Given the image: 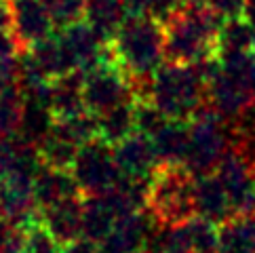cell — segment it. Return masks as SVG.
Segmentation results:
<instances>
[{
	"instance_id": "1",
	"label": "cell",
	"mask_w": 255,
	"mask_h": 253,
	"mask_svg": "<svg viewBox=\"0 0 255 253\" xmlns=\"http://www.w3.org/2000/svg\"><path fill=\"white\" fill-rule=\"evenodd\" d=\"M224 17L217 15L203 0H190L181 13L162 23L165 30V59L175 63L198 66L220 55L217 42L224 25Z\"/></svg>"
},
{
	"instance_id": "2",
	"label": "cell",
	"mask_w": 255,
	"mask_h": 253,
	"mask_svg": "<svg viewBox=\"0 0 255 253\" xmlns=\"http://www.w3.org/2000/svg\"><path fill=\"white\" fill-rule=\"evenodd\" d=\"M114 61L131 78L133 93L150 83L165 61V30L158 19L148 13L129 15L121 30L110 40Z\"/></svg>"
},
{
	"instance_id": "3",
	"label": "cell",
	"mask_w": 255,
	"mask_h": 253,
	"mask_svg": "<svg viewBox=\"0 0 255 253\" xmlns=\"http://www.w3.org/2000/svg\"><path fill=\"white\" fill-rule=\"evenodd\" d=\"M145 99L167 119L190 121L207 104V85L198 66L167 61L154 72Z\"/></svg>"
},
{
	"instance_id": "4",
	"label": "cell",
	"mask_w": 255,
	"mask_h": 253,
	"mask_svg": "<svg viewBox=\"0 0 255 253\" xmlns=\"http://www.w3.org/2000/svg\"><path fill=\"white\" fill-rule=\"evenodd\" d=\"M145 211L160 228L184 224L196 215V175L186 165L160 162L148 179Z\"/></svg>"
},
{
	"instance_id": "5",
	"label": "cell",
	"mask_w": 255,
	"mask_h": 253,
	"mask_svg": "<svg viewBox=\"0 0 255 253\" xmlns=\"http://www.w3.org/2000/svg\"><path fill=\"white\" fill-rule=\"evenodd\" d=\"M234 126H230V119H226L205 104L200 110L190 119V143L186 154V167L194 175L209 173L217 167L232 146Z\"/></svg>"
},
{
	"instance_id": "6",
	"label": "cell",
	"mask_w": 255,
	"mask_h": 253,
	"mask_svg": "<svg viewBox=\"0 0 255 253\" xmlns=\"http://www.w3.org/2000/svg\"><path fill=\"white\" fill-rule=\"evenodd\" d=\"M70 171L85 196L106 194L125 179L114 156V146L102 137L80 146Z\"/></svg>"
},
{
	"instance_id": "7",
	"label": "cell",
	"mask_w": 255,
	"mask_h": 253,
	"mask_svg": "<svg viewBox=\"0 0 255 253\" xmlns=\"http://www.w3.org/2000/svg\"><path fill=\"white\" fill-rule=\"evenodd\" d=\"M83 95L85 108L95 116L135 97L131 78L112 55L83 72Z\"/></svg>"
},
{
	"instance_id": "8",
	"label": "cell",
	"mask_w": 255,
	"mask_h": 253,
	"mask_svg": "<svg viewBox=\"0 0 255 253\" xmlns=\"http://www.w3.org/2000/svg\"><path fill=\"white\" fill-rule=\"evenodd\" d=\"M207 85V104L230 121H241L251 110L255 91L222 68L220 55L198 63Z\"/></svg>"
},
{
	"instance_id": "9",
	"label": "cell",
	"mask_w": 255,
	"mask_h": 253,
	"mask_svg": "<svg viewBox=\"0 0 255 253\" xmlns=\"http://www.w3.org/2000/svg\"><path fill=\"white\" fill-rule=\"evenodd\" d=\"M213 171L226 186L234 211L251 213L255 205V171L241 152L230 146V150L222 156V160L217 162Z\"/></svg>"
},
{
	"instance_id": "10",
	"label": "cell",
	"mask_w": 255,
	"mask_h": 253,
	"mask_svg": "<svg viewBox=\"0 0 255 253\" xmlns=\"http://www.w3.org/2000/svg\"><path fill=\"white\" fill-rule=\"evenodd\" d=\"M59 38L68 51L74 70L85 72L89 68H93L95 63H99L102 59L112 55L110 42L104 40L102 36L91 28V23H87L85 19L72 23L68 28H61Z\"/></svg>"
},
{
	"instance_id": "11",
	"label": "cell",
	"mask_w": 255,
	"mask_h": 253,
	"mask_svg": "<svg viewBox=\"0 0 255 253\" xmlns=\"http://www.w3.org/2000/svg\"><path fill=\"white\" fill-rule=\"evenodd\" d=\"M154 224L156 222L145 209L127 215L102 243H97V253H139L148 249Z\"/></svg>"
},
{
	"instance_id": "12",
	"label": "cell",
	"mask_w": 255,
	"mask_h": 253,
	"mask_svg": "<svg viewBox=\"0 0 255 253\" xmlns=\"http://www.w3.org/2000/svg\"><path fill=\"white\" fill-rule=\"evenodd\" d=\"M13 8V36L23 51L36 42L49 38L55 30V21L42 0H11Z\"/></svg>"
},
{
	"instance_id": "13",
	"label": "cell",
	"mask_w": 255,
	"mask_h": 253,
	"mask_svg": "<svg viewBox=\"0 0 255 253\" xmlns=\"http://www.w3.org/2000/svg\"><path fill=\"white\" fill-rule=\"evenodd\" d=\"M114 156L123 175L127 179H139V182H148L156 167L160 165L152 139L139 131L118 141L114 146Z\"/></svg>"
},
{
	"instance_id": "14",
	"label": "cell",
	"mask_w": 255,
	"mask_h": 253,
	"mask_svg": "<svg viewBox=\"0 0 255 253\" xmlns=\"http://www.w3.org/2000/svg\"><path fill=\"white\" fill-rule=\"evenodd\" d=\"M85 194H72L40 209V224L63 247L83 237Z\"/></svg>"
},
{
	"instance_id": "15",
	"label": "cell",
	"mask_w": 255,
	"mask_h": 253,
	"mask_svg": "<svg viewBox=\"0 0 255 253\" xmlns=\"http://www.w3.org/2000/svg\"><path fill=\"white\" fill-rule=\"evenodd\" d=\"M196 215L217 226L236 215L228 190L215 171L196 175Z\"/></svg>"
},
{
	"instance_id": "16",
	"label": "cell",
	"mask_w": 255,
	"mask_h": 253,
	"mask_svg": "<svg viewBox=\"0 0 255 253\" xmlns=\"http://www.w3.org/2000/svg\"><path fill=\"white\" fill-rule=\"evenodd\" d=\"M160 162L167 165H186L190 143V121L167 119L150 135Z\"/></svg>"
},
{
	"instance_id": "17",
	"label": "cell",
	"mask_w": 255,
	"mask_h": 253,
	"mask_svg": "<svg viewBox=\"0 0 255 253\" xmlns=\"http://www.w3.org/2000/svg\"><path fill=\"white\" fill-rule=\"evenodd\" d=\"M72 194H83L70 169H55L42 165L34 177V196L38 211Z\"/></svg>"
},
{
	"instance_id": "18",
	"label": "cell",
	"mask_w": 255,
	"mask_h": 253,
	"mask_svg": "<svg viewBox=\"0 0 255 253\" xmlns=\"http://www.w3.org/2000/svg\"><path fill=\"white\" fill-rule=\"evenodd\" d=\"M25 53L30 55L36 70L47 80H55L63 74H68V72H74V66H72L70 55L66 47H63L59 34H51L49 38L36 42Z\"/></svg>"
},
{
	"instance_id": "19",
	"label": "cell",
	"mask_w": 255,
	"mask_h": 253,
	"mask_svg": "<svg viewBox=\"0 0 255 253\" xmlns=\"http://www.w3.org/2000/svg\"><path fill=\"white\" fill-rule=\"evenodd\" d=\"M51 110L55 116H72L87 110L83 95V70L51 80Z\"/></svg>"
},
{
	"instance_id": "20",
	"label": "cell",
	"mask_w": 255,
	"mask_h": 253,
	"mask_svg": "<svg viewBox=\"0 0 255 253\" xmlns=\"http://www.w3.org/2000/svg\"><path fill=\"white\" fill-rule=\"evenodd\" d=\"M129 15L131 13L123 0H87L85 21L108 42L116 36Z\"/></svg>"
},
{
	"instance_id": "21",
	"label": "cell",
	"mask_w": 255,
	"mask_h": 253,
	"mask_svg": "<svg viewBox=\"0 0 255 253\" xmlns=\"http://www.w3.org/2000/svg\"><path fill=\"white\" fill-rule=\"evenodd\" d=\"M220 253H255V218L236 213L220 224Z\"/></svg>"
},
{
	"instance_id": "22",
	"label": "cell",
	"mask_w": 255,
	"mask_h": 253,
	"mask_svg": "<svg viewBox=\"0 0 255 253\" xmlns=\"http://www.w3.org/2000/svg\"><path fill=\"white\" fill-rule=\"evenodd\" d=\"M188 253H220V226L200 215L177 224Z\"/></svg>"
},
{
	"instance_id": "23",
	"label": "cell",
	"mask_w": 255,
	"mask_h": 253,
	"mask_svg": "<svg viewBox=\"0 0 255 253\" xmlns=\"http://www.w3.org/2000/svg\"><path fill=\"white\" fill-rule=\"evenodd\" d=\"M99 125V137L106 139L108 143L116 146L118 141L129 137L131 133L137 131V121H135V97L125 102L121 106L112 108L104 114L97 116Z\"/></svg>"
},
{
	"instance_id": "24",
	"label": "cell",
	"mask_w": 255,
	"mask_h": 253,
	"mask_svg": "<svg viewBox=\"0 0 255 253\" xmlns=\"http://www.w3.org/2000/svg\"><path fill=\"white\" fill-rule=\"evenodd\" d=\"M217 49H220V55L222 53H255V25L247 17L226 19Z\"/></svg>"
},
{
	"instance_id": "25",
	"label": "cell",
	"mask_w": 255,
	"mask_h": 253,
	"mask_svg": "<svg viewBox=\"0 0 255 253\" xmlns=\"http://www.w3.org/2000/svg\"><path fill=\"white\" fill-rule=\"evenodd\" d=\"M78 150L80 148L76 143L68 141L66 137H61V135L53 131L38 143V154H40L42 165H49L55 169H72Z\"/></svg>"
},
{
	"instance_id": "26",
	"label": "cell",
	"mask_w": 255,
	"mask_h": 253,
	"mask_svg": "<svg viewBox=\"0 0 255 253\" xmlns=\"http://www.w3.org/2000/svg\"><path fill=\"white\" fill-rule=\"evenodd\" d=\"M23 116V89L0 93V135L15 137Z\"/></svg>"
},
{
	"instance_id": "27",
	"label": "cell",
	"mask_w": 255,
	"mask_h": 253,
	"mask_svg": "<svg viewBox=\"0 0 255 253\" xmlns=\"http://www.w3.org/2000/svg\"><path fill=\"white\" fill-rule=\"evenodd\" d=\"M222 68L255 91V53H222Z\"/></svg>"
},
{
	"instance_id": "28",
	"label": "cell",
	"mask_w": 255,
	"mask_h": 253,
	"mask_svg": "<svg viewBox=\"0 0 255 253\" xmlns=\"http://www.w3.org/2000/svg\"><path fill=\"white\" fill-rule=\"evenodd\" d=\"M42 2L49 8L57 30L68 28V25L85 19L87 0H42Z\"/></svg>"
},
{
	"instance_id": "29",
	"label": "cell",
	"mask_w": 255,
	"mask_h": 253,
	"mask_svg": "<svg viewBox=\"0 0 255 253\" xmlns=\"http://www.w3.org/2000/svg\"><path fill=\"white\" fill-rule=\"evenodd\" d=\"M63 245L40 224V220L25 230L23 253H61Z\"/></svg>"
},
{
	"instance_id": "30",
	"label": "cell",
	"mask_w": 255,
	"mask_h": 253,
	"mask_svg": "<svg viewBox=\"0 0 255 253\" xmlns=\"http://www.w3.org/2000/svg\"><path fill=\"white\" fill-rule=\"evenodd\" d=\"M188 4H190V0H150L148 15H152L154 19H158L160 23H165L173 15L184 11Z\"/></svg>"
},
{
	"instance_id": "31",
	"label": "cell",
	"mask_w": 255,
	"mask_h": 253,
	"mask_svg": "<svg viewBox=\"0 0 255 253\" xmlns=\"http://www.w3.org/2000/svg\"><path fill=\"white\" fill-rule=\"evenodd\" d=\"M213 8L224 19H234V17H245L249 0H203Z\"/></svg>"
},
{
	"instance_id": "32",
	"label": "cell",
	"mask_w": 255,
	"mask_h": 253,
	"mask_svg": "<svg viewBox=\"0 0 255 253\" xmlns=\"http://www.w3.org/2000/svg\"><path fill=\"white\" fill-rule=\"evenodd\" d=\"M61 253H97V245L93 241H89V239H76V241H72L68 243L66 247H63Z\"/></svg>"
},
{
	"instance_id": "33",
	"label": "cell",
	"mask_w": 255,
	"mask_h": 253,
	"mask_svg": "<svg viewBox=\"0 0 255 253\" xmlns=\"http://www.w3.org/2000/svg\"><path fill=\"white\" fill-rule=\"evenodd\" d=\"M11 28H13L11 0H0V32H11Z\"/></svg>"
},
{
	"instance_id": "34",
	"label": "cell",
	"mask_w": 255,
	"mask_h": 253,
	"mask_svg": "<svg viewBox=\"0 0 255 253\" xmlns=\"http://www.w3.org/2000/svg\"><path fill=\"white\" fill-rule=\"evenodd\" d=\"M123 2L127 8H129L131 15H137V13H148L150 0H123Z\"/></svg>"
},
{
	"instance_id": "35",
	"label": "cell",
	"mask_w": 255,
	"mask_h": 253,
	"mask_svg": "<svg viewBox=\"0 0 255 253\" xmlns=\"http://www.w3.org/2000/svg\"><path fill=\"white\" fill-rule=\"evenodd\" d=\"M245 17L255 25V0H249L247 2V13H245Z\"/></svg>"
},
{
	"instance_id": "36",
	"label": "cell",
	"mask_w": 255,
	"mask_h": 253,
	"mask_svg": "<svg viewBox=\"0 0 255 253\" xmlns=\"http://www.w3.org/2000/svg\"><path fill=\"white\" fill-rule=\"evenodd\" d=\"M249 116L255 121V97H253V106H251V110H249Z\"/></svg>"
},
{
	"instance_id": "37",
	"label": "cell",
	"mask_w": 255,
	"mask_h": 253,
	"mask_svg": "<svg viewBox=\"0 0 255 253\" xmlns=\"http://www.w3.org/2000/svg\"><path fill=\"white\" fill-rule=\"evenodd\" d=\"M139 253H154V251H152V249L148 247V249H143V251H139Z\"/></svg>"
},
{
	"instance_id": "38",
	"label": "cell",
	"mask_w": 255,
	"mask_h": 253,
	"mask_svg": "<svg viewBox=\"0 0 255 253\" xmlns=\"http://www.w3.org/2000/svg\"><path fill=\"white\" fill-rule=\"evenodd\" d=\"M249 215H253V218H255V205H253V209H251V213Z\"/></svg>"
}]
</instances>
